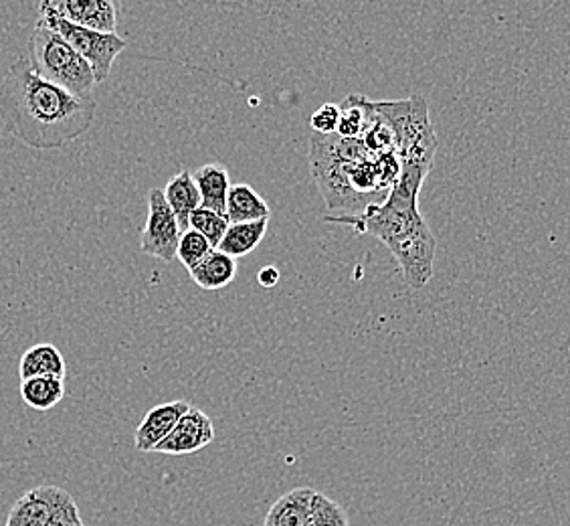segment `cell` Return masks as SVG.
I'll return each instance as SVG.
<instances>
[{"instance_id":"cb8c5ba5","label":"cell","mask_w":570,"mask_h":526,"mask_svg":"<svg viewBox=\"0 0 570 526\" xmlns=\"http://www.w3.org/2000/svg\"><path fill=\"white\" fill-rule=\"evenodd\" d=\"M312 130L320 136H332L338 132V124H341V106L336 104H324L320 106L318 110L312 114Z\"/></svg>"},{"instance_id":"3957f363","label":"cell","mask_w":570,"mask_h":526,"mask_svg":"<svg viewBox=\"0 0 570 526\" xmlns=\"http://www.w3.org/2000/svg\"><path fill=\"white\" fill-rule=\"evenodd\" d=\"M419 193L396 183L383 203L358 215H334L328 223L348 225L361 235H373L391 250L403 270L406 284L421 290L433 277L438 240L419 211Z\"/></svg>"},{"instance_id":"5b68a950","label":"cell","mask_w":570,"mask_h":526,"mask_svg":"<svg viewBox=\"0 0 570 526\" xmlns=\"http://www.w3.org/2000/svg\"><path fill=\"white\" fill-rule=\"evenodd\" d=\"M24 57L37 76L77 98H91V91L98 86L88 61L41 19L27 41Z\"/></svg>"},{"instance_id":"7402d4cb","label":"cell","mask_w":570,"mask_h":526,"mask_svg":"<svg viewBox=\"0 0 570 526\" xmlns=\"http://www.w3.org/2000/svg\"><path fill=\"white\" fill-rule=\"evenodd\" d=\"M215 247L210 245L198 231L187 230L180 235V243L176 250V260L187 267L188 272H193L200 263L209 257L210 252Z\"/></svg>"},{"instance_id":"2e32d148","label":"cell","mask_w":570,"mask_h":526,"mask_svg":"<svg viewBox=\"0 0 570 526\" xmlns=\"http://www.w3.org/2000/svg\"><path fill=\"white\" fill-rule=\"evenodd\" d=\"M200 193V207L210 208L225 215L227 197H229L230 181L227 168L220 165H205L193 175Z\"/></svg>"},{"instance_id":"8fae6325","label":"cell","mask_w":570,"mask_h":526,"mask_svg":"<svg viewBox=\"0 0 570 526\" xmlns=\"http://www.w3.org/2000/svg\"><path fill=\"white\" fill-rule=\"evenodd\" d=\"M188 409L190 406L187 401H170V403L153 407L134 434L136 450L142 454L156 450V446H160L170 436V431L176 428V423L183 419Z\"/></svg>"},{"instance_id":"e0dca14e","label":"cell","mask_w":570,"mask_h":526,"mask_svg":"<svg viewBox=\"0 0 570 526\" xmlns=\"http://www.w3.org/2000/svg\"><path fill=\"white\" fill-rule=\"evenodd\" d=\"M190 277L203 290L217 292L220 288H227L237 277V260L219 250H213L209 257L190 272Z\"/></svg>"},{"instance_id":"ffe728a7","label":"cell","mask_w":570,"mask_h":526,"mask_svg":"<svg viewBox=\"0 0 570 526\" xmlns=\"http://www.w3.org/2000/svg\"><path fill=\"white\" fill-rule=\"evenodd\" d=\"M373 101L352 94L346 96L341 104V124H338V136L342 138H352V140H362L364 132L373 120Z\"/></svg>"},{"instance_id":"ba28073f","label":"cell","mask_w":570,"mask_h":526,"mask_svg":"<svg viewBox=\"0 0 570 526\" xmlns=\"http://www.w3.org/2000/svg\"><path fill=\"white\" fill-rule=\"evenodd\" d=\"M180 235L183 230L173 208L166 203L165 191L153 188L148 193V220L144 225L140 250L163 262H173L176 260Z\"/></svg>"},{"instance_id":"6da1fadb","label":"cell","mask_w":570,"mask_h":526,"mask_svg":"<svg viewBox=\"0 0 570 526\" xmlns=\"http://www.w3.org/2000/svg\"><path fill=\"white\" fill-rule=\"evenodd\" d=\"M96 120V99L77 98L35 74L19 57L0 79L4 130L37 150H57L83 136Z\"/></svg>"},{"instance_id":"52a82bcc","label":"cell","mask_w":570,"mask_h":526,"mask_svg":"<svg viewBox=\"0 0 570 526\" xmlns=\"http://www.w3.org/2000/svg\"><path fill=\"white\" fill-rule=\"evenodd\" d=\"M4 526H86L76 498L59 486H37L12 505Z\"/></svg>"},{"instance_id":"7a4b0ae2","label":"cell","mask_w":570,"mask_h":526,"mask_svg":"<svg viewBox=\"0 0 570 526\" xmlns=\"http://www.w3.org/2000/svg\"><path fill=\"white\" fill-rule=\"evenodd\" d=\"M312 173L330 211L358 215L383 203L401 176L399 154H373L362 140L312 134Z\"/></svg>"},{"instance_id":"30bf717a","label":"cell","mask_w":570,"mask_h":526,"mask_svg":"<svg viewBox=\"0 0 570 526\" xmlns=\"http://www.w3.org/2000/svg\"><path fill=\"white\" fill-rule=\"evenodd\" d=\"M215 439V426L205 411L190 407L183 419L176 423V428L170 431V436L156 446L158 454L166 456H187V454H197L205 450Z\"/></svg>"},{"instance_id":"9c48e42d","label":"cell","mask_w":570,"mask_h":526,"mask_svg":"<svg viewBox=\"0 0 570 526\" xmlns=\"http://www.w3.org/2000/svg\"><path fill=\"white\" fill-rule=\"evenodd\" d=\"M53 11L77 27L98 33H116L120 7L114 0H47Z\"/></svg>"},{"instance_id":"603a6c76","label":"cell","mask_w":570,"mask_h":526,"mask_svg":"<svg viewBox=\"0 0 570 526\" xmlns=\"http://www.w3.org/2000/svg\"><path fill=\"white\" fill-rule=\"evenodd\" d=\"M307 526H351L348 513L326 494L314 496V513Z\"/></svg>"},{"instance_id":"4fadbf2b","label":"cell","mask_w":570,"mask_h":526,"mask_svg":"<svg viewBox=\"0 0 570 526\" xmlns=\"http://www.w3.org/2000/svg\"><path fill=\"white\" fill-rule=\"evenodd\" d=\"M66 374L67 364L63 354L49 342L35 344L22 354L21 362H19L21 381L37 379V377H51V379H63L66 381Z\"/></svg>"},{"instance_id":"277c9868","label":"cell","mask_w":570,"mask_h":526,"mask_svg":"<svg viewBox=\"0 0 570 526\" xmlns=\"http://www.w3.org/2000/svg\"><path fill=\"white\" fill-rule=\"evenodd\" d=\"M374 106L395 128L396 154L401 160L396 183L421 193L438 153V136L429 121L428 99L413 96L403 101H374Z\"/></svg>"},{"instance_id":"d6986e66","label":"cell","mask_w":570,"mask_h":526,"mask_svg":"<svg viewBox=\"0 0 570 526\" xmlns=\"http://www.w3.org/2000/svg\"><path fill=\"white\" fill-rule=\"evenodd\" d=\"M66 397V381L51 377H37L21 381V399L35 411H49Z\"/></svg>"},{"instance_id":"8992f818","label":"cell","mask_w":570,"mask_h":526,"mask_svg":"<svg viewBox=\"0 0 570 526\" xmlns=\"http://www.w3.org/2000/svg\"><path fill=\"white\" fill-rule=\"evenodd\" d=\"M39 19L47 22L56 33L61 35L67 43L71 45L77 53L88 61L98 84L108 81L116 57L120 56L121 51L126 49V45H128L126 39H121L118 33H98V31H91V29L77 27L73 22L59 17L47 4V0L39 4Z\"/></svg>"},{"instance_id":"d4e9b609","label":"cell","mask_w":570,"mask_h":526,"mask_svg":"<svg viewBox=\"0 0 570 526\" xmlns=\"http://www.w3.org/2000/svg\"><path fill=\"white\" fill-rule=\"evenodd\" d=\"M279 270L275 267V265H265V267H262L259 270V274H257V282H259V285H264V288H275L277 285V282H279Z\"/></svg>"},{"instance_id":"5bb4252c","label":"cell","mask_w":570,"mask_h":526,"mask_svg":"<svg viewBox=\"0 0 570 526\" xmlns=\"http://www.w3.org/2000/svg\"><path fill=\"white\" fill-rule=\"evenodd\" d=\"M225 217L230 225H237V223L269 220L272 211L255 188L239 183V185H230Z\"/></svg>"},{"instance_id":"9a60e30c","label":"cell","mask_w":570,"mask_h":526,"mask_svg":"<svg viewBox=\"0 0 570 526\" xmlns=\"http://www.w3.org/2000/svg\"><path fill=\"white\" fill-rule=\"evenodd\" d=\"M165 198L168 207L178 220V225L183 233L188 230V220L190 215L200 208V193H198L197 183L193 178V173L183 171L168 181L165 188Z\"/></svg>"},{"instance_id":"ac0fdd59","label":"cell","mask_w":570,"mask_h":526,"mask_svg":"<svg viewBox=\"0 0 570 526\" xmlns=\"http://www.w3.org/2000/svg\"><path fill=\"white\" fill-rule=\"evenodd\" d=\"M269 227V220L253 221V223H237L229 225V230L225 233L223 242H220L219 252L227 253L233 260L245 257L247 253L259 247V243L264 242L265 233Z\"/></svg>"},{"instance_id":"44dd1931","label":"cell","mask_w":570,"mask_h":526,"mask_svg":"<svg viewBox=\"0 0 570 526\" xmlns=\"http://www.w3.org/2000/svg\"><path fill=\"white\" fill-rule=\"evenodd\" d=\"M229 225L230 223L225 215H220V213H215V211L205 207L197 208V211L190 215V220H188V230L198 231L215 250H217L220 242H223V237H225V233L229 230Z\"/></svg>"},{"instance_id":"7c38bea8","label":"cell","mask_w":570,"mask_h":526,"mask_svg":"<svg viewBox=\"0 0 570 526\" xmlns=\"http://www.w3.org/2000/svg\"><path fill=\"white\" fill-rule=\"evenodd\" d=\"M314 488H294L275 500L265 516L264 526H307L314 513Z\"/></svg>"}]
</instances>
